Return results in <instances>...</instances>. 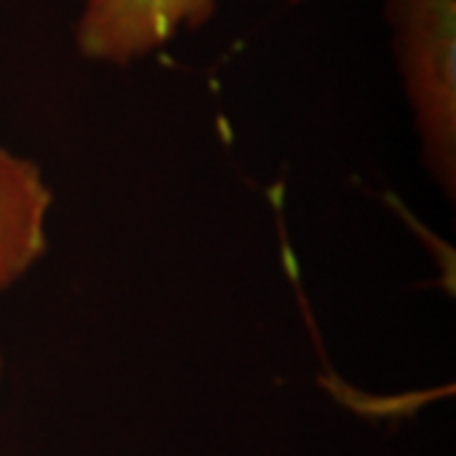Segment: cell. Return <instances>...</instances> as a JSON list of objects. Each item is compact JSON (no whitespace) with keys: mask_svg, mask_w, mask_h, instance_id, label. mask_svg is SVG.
Segmentation results:
<instances>
[{"mask_svg":"<svg viewBox=\"0 0 456 456\" xmlns=\"http://www.w3.org/2000/svg\"><path fill=\"white\" fill-rule=\"evenodd\" d=\"M0 378H3V358H0Z\"/></svg>","mask_w":456,"mask_h":456,"instance_id":"277c9868","label":"cell"},{"mask_svg":"<svg viewBox=\"0 0 456 456\" xmlns=\"http://www.w3.org/2000/svg\"><path fill=\"white\" fill-rule=\"evenodd\" d=\"M213 11L216 0H86L74 38L84 59L127 66L203 26Z\"/></svg>","mask_w":456,"mask_h":456,"instance_id":"7a4b0ae2","label":"cell"},{"mask_svg":"<svg viewBox=\"0 0 456 456\" xmlns=\"http://www.w3.org/2000/svg\"><path fill=\"white\" fill-rule=\"evenodd\" d=\"M395 61L434 180L456 185V0H386Z\"/></svg>","mask_w":456,"mask_h":456,"instance_id":"6da1fadb","label":"cell"},{"mask_svg":"<svg viewBox=\"0 0 456 456\" xmlns=\"http://www.w3.org/2000/svg\"><path fill=\"white\" fill-rule=\"evenodd\" d=\"M51 211L53 191L44 170L0 142V294L46 256Z\"/></svg>","mask_w":456,"mask_h":456,"instance_id":"3957f363","label":"cell"}]
</instances>
